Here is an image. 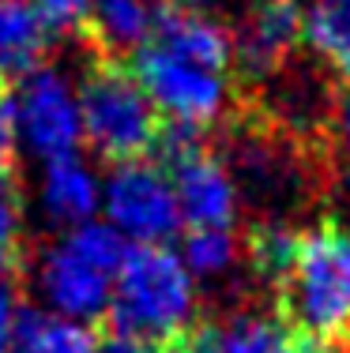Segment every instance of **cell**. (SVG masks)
<instances>
[{
  "instance_id": "18",
  "label": "cell",
  "mask_w": 350,
  "mask_h": 353,
  "mask_svg": "<svg viewBox=\"0 0 350 353\" xmlns=\"http://www.w3.org/2000/svg\"><path fill=\"white\" fill-rule=\"evenodd\" d=\"M177 256L193 279L219 282L245 263V241L233 237V230H188Z\"/></svg>"
},
{
  "instance_id": "15",
  "label": "cell",
  "mask_w": 350,
  "mask_h": 353,
  "mask_svg": "<svg viewBox=\"0 0 350 353\" xmlns=\"http://www.w3.org/2000/svg\"><path fill=\"white\" fill-rule=\"evenodd\" d=\"M151 0H90V23L87 30L95 34L98 49L106 57L136 53L151 34Z\"/></svg>"
},
{
  "instance_id": "26",
  "label": "cell",
  "mask_w": 350,
  "mask_h": 353,
  "mask_svg": "<svg viewBox=\"0 0 350 353\" xmlns=\"http://www.w3.org/2000/svg\"><path fill=\"white\" fill-rule=\"evenodd\" d=\"M328 136H336V139L350 150V90H347V87L339 90V98H336V109H331V128H328Z\"/></svg>"
},
{
  "instance_id": "5",
  "label": "cell",
  "mask_w": 350,
  "mask_h": 353,
  "mask_svg": "<svg viewBox=\"0 0 350 353\" xmlns=\"http://www.w3.org/2000/svg\"><path fill=\"white\" fill-rule=\"evenodd\" d=\"M132 75L155 102L158 117L170 121V128H207L230 109V72L173 57L147 41L132 53Z\"/></svg>"
},
{
  "instance_id": "9",
  "label": "cell",
  "mask_w": 350,
  "mask_h": 353,
  "mask_svg": "<svg viewBox=\"0 0 350 353\" xmlns=\"http://www.w3.org/2000/svg\"><path fill=\"white\" fill-rule=\"evenodd\" d=\"M35 293L49 316H61L87 327L90 319L110 316L113 274L102 271L98 263H90L64 233L61 241L41 248L35 263Z\"/></svg>"
},
{
  "instance_id": "29",
  "label": "cell",
  "mask_w": 350,
  "mask_h": 353,
  "mask_svg": "<svg viewBox=\"0 0 350 353\" xmlns=\"http://www.w3.org/2000/svg\"><path fill=\"white\" fill-rule=\"evenodd\" d=\"M331 4H347V8H350V0H331Z\"/></svg>"
},
{
  "instance_id": "13",
  "label": "cell",
  "mask_w": 350,
  "mask_h": 353,
  "mask_svg": "<svg viewBox=\"0 0 350 353\" xmlns=\"http://www.w3.org/2000/svg\"><path fill=\"white\" fill-rule=\"evenodd\" d=\"M102 203V184H98L95 170L83 162L79 154L46 162L41 173V207L57 225H87L95 222V211Z\"/></svg>"
},
{
  "instance_id": "1",
  "label": "cell",
  "mask_w": 350,
  "mask_h": 353,
  "mask_svg": "<svg viewBox=\"0 0 350 353\" xmlns=\"http://www.w3.org/2000/svg\"><path fill=\"white\" fill-rule=\"evenodd\" d=\"M282 319L305 342L350 339V230L336 222L298 233V248L279 282Z\"/></svg>"
},
{
  "instance_id": "19",
  "label": "cell",
  "mask_w": 350,
  "mask_h": 353,
  "mask_svg": "<svg viewBox=\"0 0 350 353\" xmlns=\"http://www.w3.org/2000/svg\"><path fill=\"white\" fill-rule=\"evenodd\" d=\"M302 41L328 68L350 75V8L347 4L316 0L313 8H305Z\"/></svg>"
},
{
  "instance_id": "8",
  "label": "cell",
  "mask_w": 350,
  "mask_h": 353,
  "mask_svg": "<svg viewBox=\"0 0 350 353\" xmlns=\"http://www.w3.org/2000/svg\"><path fill=\"white\" fill-rule=\"evenodd\" d=\"M15 117H19V143H27L30 154L41 162L72 158L83 143V113L79 90L68 75L41 64L19 83L15 94Z\"/></svg>"
},
{
  "instance_id": "7",
  "label": "cell",
  "mask_w": 350,
  "mask_h": 353,
  "mask_svg": "<svg viewBox=\"0 0 350 353\" xmlns=\"http://www.w3.org/2000/svg\"><path fill=\"white\" fill-rule=\"evenodd\" d=\"M102 203L106 222L132 245H166L185 225L166 165L147 158L113 165L102 188Z\"/></svg>"
},
{
  "instance_id": "23",
  "label": "cell",
  "mask_w": 350,
  "mask_h": 353,
  "mask_svg": "<svg viewBox=\"0 0 350 353\" xmlns=\"http://www.w3.org/2000/svg\"><path fill=\"white\" fill-rule=\"evenodd\" d=\"M19 316H23V308H19V290H15V271L0 267V353L12 342Z\"/></svg>"
},
{
  "instance_id": "10",
  "label": "cell",
  "mask_w": 350,
  "mask_h": 353,
  "mask_svg": "<svg viewBox=\"0 0 350 353\" xmlns=\"http://www.w3.org/2000/svg\"><path fill=\"white\" fill-rule=\"evenodd\" d=\"M264 105L260 117L271 128L286 132L298 143H313L328 136L331 128V109H336L339 87L320 68L309 64H282L271 79L260 83Z\"/></svg>"
},
{
  "instance_id": "28",
  "label": "cell",
  "mask_w": 350,
  "mask_h": 353,
  "mask_svg": "<svg viewBox=\"0 0 350 353\" xmlns=\"http://www.w3.org/2000/svg\"><path fill=\"white\" fill-rule=\"evenodd\" d=\"M170 4H181V8H193V12H204V8L219 4V0H170Z\"/></svg>"
},
{
  "instance_id": "4",
  "label": "cell",
  "mask_w": 350,
  "mask_h": 353,
  "mask_svg": "<svg viewBox=\"0 0 350 353\" xmlns=\"http://www.w3.org/2000/svg\"><path fill=\"white\" fill-rule=\"evenodd\" d=\"M83 139L113 165L139 162L162 147V117L128 68L102 57L79 87Z\"/></svg>"
},
{
  "instance_id": "2",
  "label": "cell",
  "mask_w": 350,
  "mask_h": 353,
  "mask_svg": "<svg viewBox=\"0 0 350 353\" xmlns=\"http://www.w3.org/2000/svg\"><path fill=\"white\" fill-rule=\"evenodd\" d=\"M113 331L147 342H173L196 323V279L166 245H128L113 274Z\"/></svg>"
},
{
  "instance_id": "24",
  "label": "cell",
  "mask_w": 350,
  "mask_h": 353,
  "mask_svg": "<svg viewBox=\"0 0 350 353\" xmlns=\"http://www.w3.org/2000/svg\"><path fill=\"white\" fill-rule=\"evenodd\" d=\"M166 353H219V323H193L173 342L162 346Z\"/></svg>"
},
{
  "instance_id": "17",
  "label": "cell",
  "mask_w": 350,
  "mask_h": 353,
  "mask_svg": "<svg viewBox=\"0 0 350 353\" xmlns=\"http://www.w3.org/2000/svg\"><path fill=\"white\" fill-rule=\"evenodd\" d=\"M219 353H302V342L282 316L237 312L219 323Z\"/></svg>"
},
{
  "instance_id": "21",
  "label": "cell",
  "mask_w": 350,
  "mask_h": 353,
  "mask_svg": "<svg viewBox=\"0 0 350 353\" xmlns=\"http://www.w3.org/2000/svg\"><path fill=\"white\" fill-rule=\"evenodd\" d=\"M30 4L38 8L49 34L87 30V23H90V0H30Z\"/></svg>"
},
{
  "instance_id": "3",
  "label": "cell",
  "mask_w": 350,
  "mask_h": 353,
  "mask_svg": "<svg viewBox=\"0 0 350 353\" xmlns=\"http://www.w3.org/2000/svg\"><path fill=\"white\" fill-rule=\"evenodd\" d=\"M222 162L230 165L241 199L264 207V222H286L290 211H302L320 181L309 143L290 139L264 117H249L230 132Z\"/></svg>"
},
{
  "instance_id": "25",
  "label": "cell",
  "mask_w": 350,
  "mask_h": 353,
  "mask_svg": "<svg viewBox=\"0 0 350 353\" xmlns=\"http://www.w3.org/2000/svg\"><path fill=\"white\" fill-rule=\"evenodd\" d=\"M95 353H166L158 342L136 339V334H124V331H110L106 339H98Z\"/></svg>"
},
{
  "instance_id": "27",
  "label": "cell",
  "mask_w": 350,
  "mask_h": 353,
  "mask_svg": "<svg viewBox=\"0 0 350 353\" xmlns=\"http://www.w3.org/2000/svg\"><path fill=\"white\" fill-rule=\"evenodd\" d=\"M302 353H347L339 342H305L302 339Z\"/></svg>"
},
{
  "instance_id": "22",
  "label": "cell",
  "mask_w": 350,
  "mask_h": 353,
  "mask_svg": "<svg viewBox=\"0 0 350 353\" xmlns=\"http://www.w3.org/2000/svg\"><path fill=\"white\" fill-rule=\"evenodd\" d=\"M15 150H19V117H15V94L0 87V173H12Z\"/></svg>"
},
{
  "instance_id": "16",
  "label": "cell",
  "mask_w": 350,
  "mask_h": 353,
  "mask_svg": "<svg viewBox=\"0 0 350 353\" xmlns=\"http://www.w3.org/2000/svg\"><path fill=\"white\" fill-rule=\"evenodd\" d=\"M95 346L98 339L83 323L38 312V308H23L4 353H95Z\"/></svg>"
},
{
  "instance_id": "6",
  "label": "cell",
  "mask_w": 350,
  "mask_h": 353,
  "mask_svg": "<svg viewBox=\"0 0 350 353\" xmlns=\"http://www.w3.org/2000/svg\"><path fill=\"white\" fill-rule=\"evenodd\" d=\"M162 165L177 192V207L188 230H233L241 211V192L222 154L207 150L196 132L166 128Z\"/></svg>"
},
{
  "instance_id": "14",
  "label": "cell",
  "mask_w": 350,
  "mask_h": 353,
  "mask_svg": "<svg viewBox=\"0 0 350 353\" xmlns=\"http://www.w3.org/2000/svg\"><path fill=\"white\" fill-rule=\"evenodd\" d=\"M49 27L30 0H0V87L23 83L41 68Z\"/></svg>"
},
{
  "instance_id": "20",
  "label": "cell",
  "mask_w": 350,
  "mask_h": 353,
  "mask_svg": "<svg viewBox=\"0 0 350 353\" xmlns=\"http://www.w3.org/2000/svg\"><path fill=\"white\" fill-rule=\"evenodd\" d=\"M23 245V199L12 173H0V267L15 271Z\"/></svg>"
},
{
  "instance_id": "11",
  "label": "cell",
  "mask_w": 350,
  "mask_h": 353,
  "mask_svg": "<svg viewBox=\"0 0 350 353\" xmlns=\"http://www.w3.org/2000/svg\"><path fill=\"white\" fill-rule=\"evenodd\" d=\"M305 8L298 0H253L241 23L230 30L233 38V64L241 68L245 83L271 79L282 64H290V53L302 41Z\"/></svg>"
},
{
  "instance_id": "12",
  "label": "cell",
  "mask_w": 350,
  "mask_h": 353,
  "mask_svg": "<svg viewBox=\"0 0 350 353\" xmlns=\"http://www.w3.org/2000/svg\"><path fill=\"white\" fill-rule=\"evenodd\" d=\"M147 46H158L173 57L207 64V68L230 72L233 68V38L226 27L211 19L207 12H193L181 4H158L151 15V34Z\"/></svg>"
}]
</instances>
